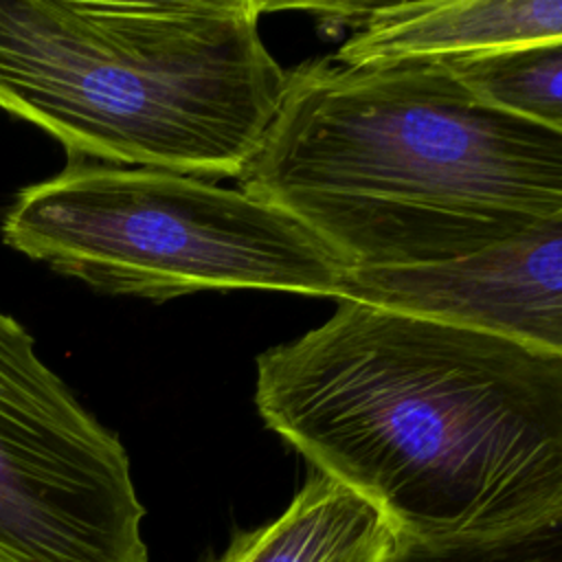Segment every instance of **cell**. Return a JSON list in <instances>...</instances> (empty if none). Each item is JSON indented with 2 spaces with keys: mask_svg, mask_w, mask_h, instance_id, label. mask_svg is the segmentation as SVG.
Wrapping results in <instances>:
<instances>
[{
  "mask_svg": "<svg viewBox=\"0 0 562 562\" xmlns=\"http://www.w3.org/2000/svg\"><path fill=\"white\" fill-rule=\"evenodd\" d=\"M386 562H562V518L476 540L435 542L397 536Z\"/></svg>",
  "mask_w": 562,
  "mask_h": 562,
  "instance_id": "obj_10",
  "label": "cell"
},
{
  "mask_svg": "<svg viewBox=\"0 0 562 562\" xmlns=\"http://www.w3.org/2000/svg\"><path fill=\"white\" fill-rule=\"evenodd\" d=\"M395 540L369 501L312 470L281 516L237 533L213 562H386Z\"/></svg>",
  "mask_w": 562,
  "mask_h": 562,
  "instance_id": "obj_8",
  "label": "cell"
},
{
  "mask_svg": "<svg viewBox=\"0 0 562 562\" xmlns=\"http://www.w3.org/2000/svg\"><path fill=\"white\" fill-rule=\"evenodd\" d=\"M364 26L331 57L340 66L448 59L560 42L562 0H435L371 4Z\"/></svg>",
  "mask_w": 562,
  "mask_h": 562,
  "instance_id": "obj_7",
  "label": "cell"
},
{
  "mask_svg": "<svg viewBox=\"0 0 562 562\" xmlns=\"http://www.w3.org/2000/svg\"><path fill=\"white\" fill-rule=\"evenodd\" d=\"M0 231L55 272L154 301L235 288L338 301L349 270L303 222L244 189L72 156L18 191Z\"/></svg>",
  "mask_w": 562,
  "mask_h": 562,
  "instance_id": "obj_4",
  "label": "cell"
},
{
  "mask_svg": "<svg viewBox=\"0 0 562 562\" xmlns=\"http://www.w3.org/2000/svg\"><path fill=\"white\" fill-rule=\"evenodd\" d=\"M437 61L483 103L562 132V40Z\"/></svg>",
  "mask_w": 562,
  "mask_h": 562,
  "instance_id": "obj_9",
  "label": "cell"
},
{
  "mask_svg": "<svg viewBox=\"0 0 562 562\" xmlns=\"http://www.w3.org/2000/svg\"><path fill=\"white\" fill-rule=\"evenodd\" d=\"M349 268L459 259L562 220V132L476 99L437 59H312L235 178Z\"/></svg>",
  "mask_w": 562,
  "mask_h": 562,
  "instance_id": "obj_2",
  "label": "cell"
},
{
  "mask_svg": "<svg viewBox=\"0 0 562 562\" xmlns=\"http://www.w3.org/2000/svg\"><path fill=\"white\" fill-rule=\"evenodd\" d=\"M252 0H0V110L72 158L237 178L288 72Z\"/></svg>",
  "mask_w": 562,
  "mask_h": 562,
  "instance_id": "obj_3",
  "label": "cell"
},
{
  "mask_svg": "<svg viewBox=\"0 0 562 562\" xmlns=\"http://www.w3.org/2000/svg\"><path fill=\"white\" fill-rule=\"evenodd\" d=\"M338 301L562 353V220L441 263L349 268Z\"/></svg>",
  "mask_w": 562,
  "mask_h": 562,
  "instance_id": "obj_6",
  "label": "cell"
},
{
  "mask_svg": "<svg viewBox=\"0 0 562 562\" xmlns=\"http://www.w3.org/2000/svg\"><path fill=\"white\" fill-rule=\"evenodd\" d=\"M119 437L0 312V562H147Z\"/></svg>",
  "mask_w": 562,
  "mask_h": 562,
  "instance_id": "obj_5",
  "label": "cell"
},
{
  "mask_svg": "<svg viewBox=\"0 0 562 562\" xmlns=\"http://www.w3.org/2000/svg\"><path fill=\"white\" fill-rule=\"evenodd\" d=\"M255 404L402 538L562 518V353L338 301L321 327L257 358Z\"/></svg>",
  "mask_w": 562,
  "mask_h": 562,
  "instance_id": "obj_1",
  "label": "cell"
}]
</instances>
